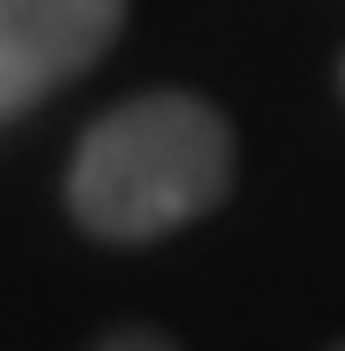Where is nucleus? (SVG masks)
Wrapping results in <instances>:
<instances>
[{"instance_id": "f257e3e1", "label": "nucleus", "mask_w": 345, "mask_h": 351, "mask_svg": "<svg viewBox=\"0 0 345 351\" xmlns=\"http://www.w3.org/2000/svg\"><path fill=\"white\" fill-rule=\"evenodd\" d=\"M235 179V136L191 93H142L105 111L68 167V210L99 241H160L198 222Z\"/></svg>"}, {"instance_id": "f03ea898", "label": "nucleus", "mask_w": 345, "mask_h": 351, "mask_svg": "<svg viewBox=\"0 0 345 351\" xmlns=\"http://www.w3.org/2000/svg\"><path fill=\"white\" fill-rule=\"evenodd\" d=\"M123 25V0H0V123L86 74Z\"/></svg>"}, {"instance_id": "7ed1b4c3", "label": "nucleus", "mask_w": 345, "mask_h": 351, "mask_svg": "<svg viewBox=\"0 0 345 351\" xmlns=\"http://www.w3.org/2000/svg\"><path fill=\"white\" fill-rule=\"evenodd\" d=\"M93 351H179V346L160 339V333H148V327H123V333H111L105 346H93Z\"/></svg>"}]
</instances>
